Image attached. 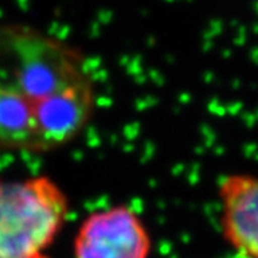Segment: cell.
I'll return each instance as SVG.
<instances>
[{"label":"cell","mask_w":258,"mask_h":258,"mask_svg":"<svg viewBox=\"0 0 258 258\" xmlns=\"http://www.w3.org/2000/svg\"><path fill=\"white\" fill-rule=\"evenodd\" d=\"M96 88L85 56L28 23H0V151L47 154L91 123Z\"/></svg>","instance_id":"6da1fadb"},{"label":"cell","mask_w":258,"mask_h":258,"mask_svg":"<svg viewBox=\"0 0 258 258\" xmlns=\"http://www.w3.org/2000/svg\"><path fill=\"white\" fill-rule=\"evenodd\" d=\"M69 211L52 176H0V258H49Z\"/></svg>","instance_id":"7a4b0ae2"},{"label":"cell","mask_w":258,"mask_h":258,"mask_svg":"<svg viewBox=\"0 0 258 258\" xmlns=\"http://www.w3.org/2000/svg\"><path fill=\"white\" fill-rule=\"evenodd\" d=\"M220 201L224 238L242 257L258 258V178L225 176Z\"/></svg>","instance_id":"277c9868"},{"label":"cell","mask_w":258,"mask_h":258,"mask_svg":"<svg viewBox=\"0 0 258 258\" xmlns=\"http://www.w3.org/2000/svg\"><path fill=\"white\" fill-rule=\"evenodd\" d=\"M151 249L145 222L125 204L89 212L72 242L74 258H149Z\"/></svg>","instance_id":"3957f363"}]
</instances>
